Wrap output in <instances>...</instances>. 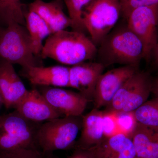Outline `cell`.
Instances as JSON below:
<instances>
[{
	"label": "cell",
	"instance_id": "6da1fadb",
	"mask_svg": "<svg viewBox=\"0 0 158 158\" xmlns=\"http://www.w3.org/2000/svg\"><path fill=\"white\" fill-rule=\"evenodd\" d=\"M97 51V47L85 33L63 30L49 36L40 56L73 66L96 59Z\"/></svg>",
	"mask_w": 158,
	"mask_h": 158
},
{
	"label": "cell",
	"instance_id": "7a4b0ae2",
	"mask_svg": "<svg viewBox=\"0 0 158 158\" xmlns=\"http://www.w3.org/2000/svg\"><path fill=\"white\" fill-rule=\"evenodd\" d=\"M143 51L141 40L126 22L116 25L101 43L98 48L97 62L106 68L115 64L138 66L143 59Z\"/></svg>",
	"mask_w": 158,
	"mask_h": 158
},
{
	"label": "cell",
	"instance_id": "3957f363",
	"mask_svg": "<svg viewBox=\"0 0 158 158\" xmlns=\"http://www.w3.org/2000/svg\"><path fill=\"white\" fill-rule=\"evenodd\" d=\"M42 123L28 120L15 110L0 115V153L39 150L37 135Z\"/></svg>",
	"mask_w": 158,
	"mask_h": 158
},
{
	"label": "cell",
	"instance_id": "277c9868",
	"mask_svg": "<svg viewBox=\"0 0 158 158\" xmlns=\"http://www.w3.org/2000/svg\"><path fill=\"white\" fill-rule=\"evenodd\" d=\"M82 123V116H64L42 123L37 132L38 149L44 154L70 149L76 144Z\"/></svg>",
	"mask_w": 158,
	"mask_h": 158
},
{
	"label": "cell",
	"instance_id": "5b68a950",
	"mask_svg": "<svg viewBox=\"0 0 158 158\" xmlns=\"http://www.w3.org/2000/svg\"><path fill=\"white\" fill-rule=\"evenodd\" d=\"M31 37L26 26L11 23L0 29V57L23 69L40 66L35 59Z\"/></svg>",
	"mask_w": 158,
	"mask_h": 158
},
{
	"label": "cell",
	"instance_id": "8992f818",
	"mask_svg": "<svg viewBox=\"0 0 158 158\" xmlns=\"http://www.w3.org/2000/svg\"><path fill=\"white\" fill-rule=\"evenodd\" d=\"M121 15L118 0H94L85 8L83 24L97 47L116 27Z\"/></svg>",
	"mask_w": 158,
	"mask_h": 158
},
{
	"label": "cell",
	"instance_id": "52a82bcc",
	"mask_svg": "<svg viewBox=\"0 0 158 158\" xmlns=\"http://www.w3.org/2000/svg\"><path fill=\"white\" fill-rule=\"evenodd\" d=\"M125 19L143 44V59L149 62L158 41V4L134 9Z\"/></svg>",
	"mask_w": 158,
	"mask_h": 158
},
{
	"label": "cell",
	"instance_id": "ba28073f",
	"mask_svg": "<svg viewBox=\"0 0 158 158\" xmlns=\"http://www.w3.org/2000/svg\"><path fill=\"white\" fill-rule=\"evenodd\" d=\"M138 70V66L122 65L102 74L94 94V108L99 110L109 106L122 85Z\"/></svg>",
	"mask_w": 158,
	"mask_h": 158
},
{
	"label": "cell",
	"instance_id": "9c48e42d",
	"mask_svg": "<svg viewBox=\"0 0 158 158\" xmlns=\"http://www.w3.org/2000/svg\"><path fill=\"white\" fill-rule=\"evenodd\" d=\"M40 92L62 116H81L89 101L79 92L61 88L39 87Z\"/></svg>",
	"mask_w": 158,
	"mask_h": 158
},
{
	"label": "cell",
	"instance_id": "30bf717a",
	"mask_svg": "<svg viewBox=\"0 0 158 158\" xmlns=\"http://www.w3.org/2000/svg\"><path fill=\"white\" fill-rule=\"evenodd\" d=\"M106 67L98 62L87 61L69 67V87L93 101L95 87Z\"/></svg>",
	"mask_w": 158,
	"mask_h": 158
},
{
	"label": "cell",
	"instance_id": "8fae6325",
	"mask_svg": "<svg viewBox=\"0 0 158 158\" xmlns=\"http://www.w3.org/2000/svg\"><path fill=\"white\" fill-rule=\"evenodd\" d=\"M14 109L25 118L35 122L42 123L63 117L35 88L29 90Z\"/></svg>",
	"mask_w": 158,
	"mask_h": 158
},
{
	"label": "cell",
	"instance_id": "7c38bea8",
	"mask_svg": "<svg viewBox=\"0 0 158 158\" xmlns=\"http://www.w3.org/2000/svg\"><path fill=\"white\" fill-rule=\"evenodd\" d=\"M29 90L15 72L13 64L0 60V94L6 109L14 108Z\"/></svg>",
	"mask_w": 158,
	"mask_h": 158
},
{
	"label": "cell",
	"instance_id": "4fadbf2b",
	"mask_svg": "<svg viewBox=\"0 0 158 158\" xmlns=\"http://www.w3.org/2000/svg\"><path fill=\"white\" fill-rule=\"evenodd\" d=\"M21 74L31 85L35 86L69 87V67L31 66L22 69Z\"/></svg>",
	"mask_w": 158,
	"mask_h": 158
},
{
	"label": "cell",
	"instance_id": "5bb4252c",
	"mask_svg": "<svg viewBox=\"0 0 158 158\" xmlns=\"http://www.w3.org/2000/svg\"><path fill=\"white\" fill-rule=\"evenodd\" d=\"M88 149L94 158H136L131 139L122 133L105 138Z\"/></svg>",
	"mask_w": 158,
	"mask_h": 158
},
{
	"label": "cell",
	"instance_id": "9a60e30c",
	"mask_svg": "<svg viewBox=\"0 0 158 158\" xmlns=\"http://www.w3.org/2000/svg\"><path fill=\"white\" fill-rule=\"evenodd\" d=\"M29 10L37 13L45 22L52 34L71 27V21L63 11L61 0L48 2L35 0L29 4Z\"/></svg>",
	"mask_w": 158,
	"mask_h": 158
},
{
	"label": "cell",
	"instance_id": "2e32d148",
	"mask_svg": "<svg viewBox=\"0 0 158 158\" xmlns=\"http://www.w3.org/2000/svg\"><path fill=\"white\" fill-rule=\"evenodd\" d=\"M103 115L104 112L94 108L88 114L82 116L81 132L76 148L88 149L103 140Z\"/></svg>",
	"mask_w": 158,
	"mask_h": 158
},
{
	"label": "cell",
	"instance_id": "e0dca14e",
	"mask_svg": "<svg viewBox=\"0 0 158 158\" xmlns=\"http://www.w3.org/2000/svg\"><path fill=\"white\" fill-rule=\"evenodd\" d=\"M131 137L136 158H158V141L153 130L137 123Z\"/></svg>",
	"mask_w": 158,
	"mask_h": 158
},
{
	"label": "cell",
	"instance_id": "ac0fdd59",
	"mask_svg": "<svg viewBox=\"0 0 158 158\" xmlns=\"http://www.w3.org/2000/svg\"><path fill=\"white\" fill-rule=\"evenodd\" d=\"M26 27L28 31L35 56H40L44 40L52 34L45 22L34 11H25Z\"/></svg>",
	"mask_w": 158,
	"mask_h": 158
},
{
	"label": "cell",
	"instance_id": "d6986e66",
	"mask_svg": "<svg viewBox=\"0 0 158 158\" xmlns=\"http://www.w3.org/2000/svg\"><path fill=\"white\" fill-rule=\"evenodd\" d=\"M152 82L149 74L140 71L138 82L120 113L134 112L147 101L152 92Z\"/></svg>",
	"mask_w": 158,
	"mask_h": 158
},
{
	"label": "cell",
	"instance_id": "ffe728a7",
	"mask_svg": "<svg viewBox=\"0 0 158 158\" xmlns=\"http://www.w3.org/2000/svg\"><path fill=\"white\" fill-rule=\"evenodd\" d=\"M25 13L21 0H0V22L6 27L11 23L26 26Z\"/></svg>",
	"mask_w": 158,
	"mask_h": 158
},
{
	"label": "cell",
	"instance_id": "44dd1931",
	"mask_svg": "<svg viewBox=\"0 0 158 158\" xmlns=\"http://www.w3.org/2000/svg\"><path fill=\"white\" fill-rule=\"evenodd\" d=\"M133 113L137 123L158 131V98L147 101Z\"/></svg>",
	"mask_w": 158,
	"mask_h": 158
},
{
	"label": "cell",
	"instance_id": "7402d4cb",
	"mask_svg": "<svg viewBox=\"0 0 158 158\" xmlns=\"http://www.w3.org/2000/svg\"><path fill=\"white\" fill-rule=\"evenodd\" d=\"M66 6L69 17L71 21L73 31L85 33L86 30L83 22V14L85 8L94 0H63Z\"/></svg>",
	"mask_w": 158,
	"mask_h": 158
},
{
	"label": "cell",
	"instance_id": "603a6c76",
	"mask_svg": "<svg viewBox=\"0 0 158 158\" xmlns=\"http://www.w3.org/2000/svg\"><path fill=\"white\" fill-rule=\"evenodd\" d=\"M116 116L118 129L130 138L137 123L133 112L116 114Z\"/></svg>",
	"mask_w": 158,
	"mask_h": 158
},
{
	"label": "cell",
	"instance_id": "cb8c5ba5",
	"mask_svg": "<svg viewBox=\"0 0 158 158\" xmlns=\"http://www.w3.org/2000/svg\"><path fill=\"white\" fill-rule=\"evenodd\" d=\"M122 15L125 19L131 11L139 7L158 5V0H118Z\"/></svg>",
	"mask_w": 158,
	"mask_h": 158
},
{
	"label": "cell",
	"instance_id": "d4e9b609",
	"mask_svg": "<svg viewBox=\"0 0 158 158\" xmlns=\"http://www.w3.org/2000/svg\"><path fill=\"white\" fill-rule=\"evenodd\" d=\"M103 124L105 138L116 135V131L118 129L116 114L107 111L104 112Z\"/></svg>",
	"mask_w": 158,
	"mask_h": 158
},
{
	"label": "cell",
	"instance_id": "484cf974",
	"mask_svg": "<svg viewBox=\"0 0 158 158\" xmlns=\"http://www.w3.org/2000/svg\"><path fill=\"white\" fill-rule=\"evenodd\" d=\"M21 158H44V154L37 149H24L20 151Z\"/></svg>",
	"mask_w": 158,
	"mask_h": 158
},
{
	"label": "cell",
	"instance_id": "4316f807",
	"mask_svg": "<svg viewBox=\"0 0 158 158\" xmlns=\"http://www.w3.org/2000/svg\"><path fill=\"white\" fill-rule=\"evenodd\" d=\"M68 158H94L89 149L76 148L74 152Z\"/></svg>",
	"mask_w": 158,
	"mask_h": 158
},
{
	"label": "cell",
	"instance_id": "83f0119b",
	"mask_svg": "<svg viewBox=\"0 0 158 158\" xmlns=\"http://www.w3.org/2000/svg\"><path fill=\"white\" fill-rule=\"evenodd\" d=\"M151 60H152L154 67L158 68V42L152 51Z\"/></svg>",
	"mask_w": 158,
	"mask_h": 158
},
{
	"label": "cell",
	"instance_id": "f1b7e54d",
	"mask_svg": "<svg viewBox=\"0 0 158 158\" xmlns=\"http://www.w3.org/2000/svg\"><path fill=\"white\" fill-rule=\"evenodd\" d=\"M20 151L12 152L0 153V158H21Z\"/></svg>",
	"mask_w": 158,
	"mask_h": 158
},
{
	"label": "cell",
	"instance_id": "f546056e",
	"mask_svg": "<svg viewBox=\"0 0 158 158\" xmlns=\"http://www.w3.org/2000/svg\"><path fill=\"white\" fill-rule=\"evenodd\" d=\"M152 92L153 93L155 97L158 98V76L152 81Z\"/></svg>",
	"mask_w": 158,
	"mask_h": 158
},
{
	"label": "cell",
	"instance_id": "4dcf8cb0",
	"mask_svg": "<svg viewBox=\"0 0 158 158\" xmlns=\"http://www.w3.org/2000/svg\"><path fill=\"white\" fill-rule=\"evenodd\" d=\"M44 158H59L58 157L53 155L52 153H51L44 154Z\"/></svg>",
	"mask_w": 158,
	"mask_h": 158
},
{
	"label": "cell",
	"instance_id": "1f68e13d",
	"mask_svg": "<svg viewBox=\"0 0 158 158\" xmlns=\"http://www.w3.org/2000/svg\"><path fill=\"white\" fill-rule=\"evenodd\" d=\"M3 106H4L3 99L2 96H1V94H0V111H1V109H2Z\"/></svg>",
	"mask_w": 158,
	"mask_h": 158
},
{
	"label": "cell",
	"instance_id": "d6a6232c",
	"mask_svg": "<svg viewBox=\"0 0 158 158\" xmlns=\"http://www.w3.org/2000/svg\"><path fill=\"white\" fill-rule=\"evenodd\" d=\"M155 135L157 140L158 141V131L157 132H155Z\"/></svg>",
	"mask_w": 158,
	"mask_h": 158
},
{
	"label": "cell",
	"instance_id": "836d02e7",
	"mask_svg": "<svg viewBox=\"0 0 158 158\" xmlns=\"http://www.w3.org/2000/svg\"></svg>",
	"mask_w": 158,
	"mask_h": 158
},
{
	"label": "cell",
	"instance_id": "e575fe53",
	"mask_svg": "<svg viewBox=\"0 0 158 158\" xmlns=\"http://www.w3.org/2000/svg\"></svg>",
	"mask_w": 158,
	"mask_h": 158
}]
</instances>
